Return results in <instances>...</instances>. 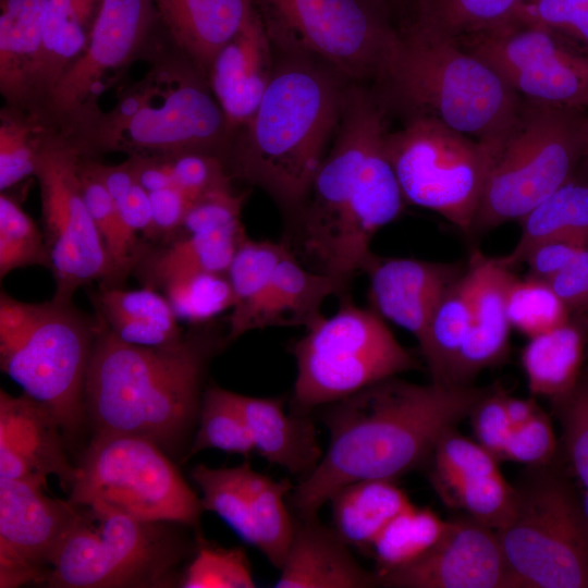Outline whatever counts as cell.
Listing matches in <instances>:
<instances>
[{
    "instance_id": "1f68e13d",
    "label": "cell",
    "mask_w": 588,
    "mask_h": 588,
    "mask_svg": "<svg viewBox=\"0 0 588 588\" xmlns=\"http://www.w3.org/2000/svg\"><path fill=\"white\" fill-rule=\"evenodd\" d=\"M520 234L513 249L499 257L513 269L524 264L537 245L548 241H568L588 245V181L574 175L520 220Z\"/></svg>"
},
{
    "instance_id": "7402d4cb",
    "label": "cell",
    "mask_w": 588,
    "mask_h": 588,
    "mask_svg": "<svg viewBox=\"0 0 588 588\" xmlns=\"http://www.w3.org/2000/svg\"><path fill=\"white\" fill-rule=\"evenodd\" d=\"M465 268L462 264L372 254L363 272L369 280L372 309L412 333L420 345L437 304Z\"/></svg>"
},
{
    "instance_id": "680465c9",
    "label": "cell",
    "mask_w": 588,
    "mask_h": 588,
    "mask_svg": "<svg viewBox=\"0 0 588 588\" xmlns=\"http://www.w3.org/2000/svg\"><path fill=\"white\" fill-rule=\"evenodd\" d=\"M585 246L568 241H548L537 245L524 260L528 268L527 275L543 281L550 280L565 268Z\"/></svg>"
},
{
    "instance_id": "6125c7cd",
    "label": "cell",
    "mask_w": 588,
    "mask_h": 588,
    "mask_svg": "<svg viewBox=\"0 0 588 588\" xmlns=\"http://www.w3.org/2000/svg\"><path fill=\"white\" fill-rule=\"evenodd\" d=\"M504 403L513 428L527 421L540 408L534 399H519L507 393Z\"/></svg>"
},
{
    "instance_id": "e575fe53",
    "label": "cell",
    "mask_w": 588,
    "mask_h": 588,
    "mask_svg": "<svg viewBox=\"0 0 588 588\" xmlns=\"http://www.w3.org/2000/svg\"><path fill=\"white\" fill-rule=\"evenodd\" d=\"M585 347L584 330L569 320L529 338L520 362L530 393L551 402L567 395L584 373Z\"/></svg>"
},
{
    "instance_id": "d4e9b609",
    "label": "cell",
    "mask_w": 588,
    "mask_h": 588,
    "mask_svg": "<svg viewBox=\"0 0 588 588\" xmlns=\"http://www.w3.org/2000/svg\"><path fill=\"white\" fill-rule=\"evenodd\" d=\"M334 529L317 517L294 519V532L280 568L277 588H368L380 586Z\"/></svg>"
},
{
    "instance_id": "d590c367",
    "label": "cell",
    "mask_w": 588,
    "mask_h": 588,
    "mask_svg": "<svg viewBox=\"0 0 588 588\" xmlns=\"http://www.w3.org/2000/svg\"><path fill=\"white\" fill-rule=\"evenodd\" d=\"M471 320L473 273L467 265L437 304L424 342L419 345L432 382L449 385L451 371L467 339Z\"/></svg>"
},
{
    "instance_id": "d6986e66",
    "label": "cell",
    "mask_w": 588,
    "mask_h": 588,
    "mask_svg": "<svg viewBox=\"0 0 588 588\" xmlns=\"http://www.w3.org/2000/svg\"><path fill=\"white\" fill-rule=\"evenodd\" d=\"M395 588H518L497 530L464 515L451 519L443 538L424 556L379 576Z\"/></svg>"
},
{
    "instance_id": "8fae6325",
    "label": "cell",
    "mask_w": 588,
    "mask_h": 588,
    "mask_svg": "<svg viewBox=\"0 0 588 588\" xmlns=\"http://www.w3.org/2000/svg\"><path fill=\"white\" fill-rule=\"evenodd\" d=\"M79 507V518L42 581L49 587H163L189 551L170 522Z\"/></svg>"
},
{
    "instance_id": "3957f363",
    "label": "cell",
    "mask_w": 588,
    "mask_h": 588,
    "mask_svg": "<svg viewBox=\"0 0 588 588\" xmlns=\"http://www.w3.org/2000/svg\"><path fill=\"white\" fill-rule=\"evenodd\" d=\"M275 50L272 78L234 137L226 167L262 188L292 223L335 135L351 81L311 54Z\"/></svg>"
},
{
    "instance_id": "9a60e30c",
    "label": "cell",
    "mask_w": 588,
    "mask_h": 588,
    "mask_svg": "<svg viewBox=\"0 0 588 588\" xmlns=\"http://www.w3.org/2000/svg\"><path fill=\"white\" fill-rule=\"evenodd\" d=\"M82 151L51 130L40 149L35 175L39 183L44 236L56 291L52 298L71 302L93 281L113 286L117 272L84 199L78 172Z\"/></svg>"
},
{
    "instance_id": "003e7915",
    "label": "cell",
    "mask_w": 588,
    "mask_h": 588,
    "mask_svg": "<svg viewBox=\"0 0 588 588\" xmlns=\"http://www.w3.org/2000/svg\"><path fill=\"white\" fill-rule=\"evenodd\" d=\"M586 372L588 373V367H587V369H586Z\"/></svg>"
},
{
    "instance_id": "be15d7a7",
    "label": "cell",
    "mask_w": 588,
    "mask_h": 588,
    "mask_svg": "<svg viewBox=\"0 0 588 588\" xmlns=\"http://www.w3.org/2000/svg\"><path fill=\"white\" fill-rule=\"evenodd\" d=\"M580 500H581V505H583L585 515L588 519V487L583 489Z\"/></svg>"
},
{
    "instance_id": "7a4b0ae2",
    "label": "cell",
    "mask_w": 588,
    "mask_h": 588,
    "mask_svg": "<svg viewBox=\"0 0 588 588\" xmlns=\"http://www.w3.org/2000/svg\"><path fill=\"white\" fill-rule=\"evenodd\" d=\"M224 342L204 328L172 344L137 345L121 340L97 317L85 381L94 434L140 437L167 454L180 452L199 417L206 369Z\"/></svg>"
},
{
    "instance_id": "db71d44e",
    "label": "cell",
    "mask_w": 588,
    "mask_h": 588,
    "mask_svg": "<svg viewBox=\"0 0 588 588\" xmlns=\"http://www.w3.org/2000/svg\"><path fill=\"white\" fill-rule=\"evenodd\" d=\"M171 164L175 186L194 201L206 194L231 187L232 175L218 157L203 152L167 155Z\"/></svg>"
},
{
    "instance_id": "8d00e7d4",
    "label": "cell",
    "mask_w": 588,
    "mask_h": 588,
    "mask_svg": "<svg viewBox=\"0 0 588 588\" xmlns=\"http://www.w3.org/2000/svg\"><path fill=\"white\" fill-rule=\"evenodd\" d=\"M289 248L284 241H255L248 236L237 248L226 270L234 295L228 319V342L254 330L255 317L266 297L274 269Z\"/></svg>"
},
{
    "instance_id": "7c38bea8",
    "label": "cell",
    "mask_w": 588,
    "mask_h": 588,
    "mask_svg": "<svg viewBox=\"0 0 588 588\" xmlns=\"http://www.w3.org/2000/svg\"><path fill=\"white\" fill-rule=\"evenodd\" d=\"M252 2L275 49L311 54L354 83H378L399 41L387 0Z\"/></svg>"
},
{
    "instance_id": "74e56055",
    "label": "cell",
    "mask_w": 588,
    "mask_h": 588,
    "mask_svg": "<svg viewBox=\"0 0 588 588\" xmlns=\"http://www.w3.org/2000/svg\"><path fill=\"white\" fill-rule=\"evenodd\" d=\"M444 520L428 507L414 504L393 517L369 548L379 576L402 568L428 553L446 534Z\"/></svg>"
},
{
    "instance_id": "f35d334b",
    "label": "cell",
    "mask_w": 588,
    "mask_h": 588,
    "mask_svg": "<svg viewBox=\"0 0 588 588\" xmlns=\"http://www.w3.org/2000/svg\"><path fill=\"white\" fill-rule=\"evenodd\" d=\"M247 482L256 534L255 547L280 569L294 532V519L284 502L293 486L287 479L273 480L252 467L248 469Z\"/></svg>"
},
{
    "instance_id": "5b68a950",
    "label": "cell",
    "mask_w": 588,
    "mask_h": 588,
    "mask_svg": "<svg viewBox=\"0 0 588 588\" xmlns=\"http://www.w3.org/2000/svg\"><path fill=\"white\" fill-rule=\"evenodd\" d=\"M388 108L380 93L350 83L334 142L291 223L292 252L308 268L335 280L345 295L372 254L358 235L356 197L369 150L389 131Z\"/></svg>"
},
{
    "instance_id": "44dd1931",
    "label": "cell",
    "mask_w": 588,
    "mask_h": 588,
    "mask_svg": "<svg viewBox=\"0 0 588 588\" xmlns=\"http://www.w3.org/2000/svg\"><path fill=\"white\" fill-rule=\"evenodd\" d=\"M64 437L53 414L23 392L0 391V478L47 488L49 476L70 492L76 474L65 454Z\"/></svg>"
},
{
    "instance_id": "11a10c76",
    "label": "cell",
    "mask_w": 588,
    "mask_h": 588,
    "mask_svg": "<svg viewBox=\"0 0 588 588\" xmlns=\"http://www.w3.org/2000/svg\"><path fill=\"white\" fill-rule=\"evenodd\" d=\"M505 390L500 384L490 385L488 392L474 406L468 418L476 441L500 462L513 425L505 409Z\"/></svg>"
},
{
    "instance_id": "f6af8a7d",
    "label": "cell",
    "mask_w": 588,
    "mask_h": 588,
    "mask_svg": "<svg viewBox=\"0 0 588 588\" xmlns=\"http://www.w3.org/2000/svg\"><path fill=\"white\" fill-rule=\"evenodd\" d=\"M177 319L205 323L234 305L226 272H199L180 277L163 287Z\"/></svg>"
},
{
    "instance_id": "c3c4849f",
    "label": "cell",
    "mask_w": 588,
    "mask_h": 588,
    "mask_svg": "<svg viewBox=\"0 0 588 588\" xmlns=\"http://www.w3.org/2000/svg\"><path fill=\"white\" fill-rule=\"evenodd\" d=\"M181 587L252 588L255 581L249 562L241 548L215 547L200 539L181 579Z\"/></svg>"
},
{
    "instance_id": "9f6ffc18",
    "label": "cell",
    "mask_w": 588,
    "mask_h": 588,
    "mask_svg": "<svg viewBox=\"0 0 588 588\" xmlns=\"http://www.w3.org/2000/svg\"><path fill=\"white\" fill-rule=\"evenodd\" d=\"M149 198L152 225L148 237L170 241L179 234L184 218L195 201L176 186L150 192Z\"/></svg>"
},
{
    "instance_id": "836d02e7",
    "label": "cell",
    "mask_w": 588,
    "mask_h": 588,
    "mask_svg": "<svg viewBox=\"0 0 588 588\" xmlns=\"http://www.w3.org/2000/svg\"><path fill=\"white\" fill-rule=\"evenodd\" d=\"M329 502L334 531L347 546L365 551L385 525L412 504L391 479L352 482L335 491Z\"/></svg>"
},
{
    "instance_id": "30bf717a",
    "label": "cell",
    "mask_w": 588,
    "mask_h": 588,
    "mask_svg": "<svg viewBox=\"0 0 588 588\" xmlns=\"http://www.w3.org/2000/svg\"><path fill=\"white\" fill-rule=\"evenodd\" d=\"M292 354L296 378L291 411L299 415L418 367L380 315L347 297L335 314L306 328Z\"/></svg>"
},
{
    "instance_id": "f1b7e54d",
    "label": "cell",
    "mask_w": 588,
    "mask_h": 588,
    "mask_svg": "<svg viewBox=\"0 0 588 588\" xmlns=\"http://www.w3.org/2000/svg\"><path fill=\"white\" fill-rule=\"evenodd\" d=\"M331 295L346 297L334 280L304 266L289 248L274 269L255 317L254 330L292 326L308 328L322 317L321 306Z\"/></svg>"
},
{
    "instance_id": "2e32d148",
    "label": "cell",
    "mask_w": 588,
    "mask_h": 588,
    "mask_svg": "<svg viewBox=\"0 0 588 588\" xmlns=\"http://www.w3.org/2000/svg\"><path fill=\"white\" fill-rule=\"evenodd\" d=\"M525 100L588 109V49L540 24L507 19L455 37Z\"/></svg>"
},
{
    "instance_id": "f5cc1de1",
    "label": "cell",
    "mask_w": 588,
    "mask_h": 588,
    "mask_svg": "<svg viewBox=\"0 0 588 588\" xmlns=\"http://www.w3.org/2000/svg\"><path fill=\"white\" fill-rule=\"evenodd\" d=\"M246 196L247 193H234L232 186L206 194L191 206L177 235L243 229L241 217Z\"/></svg>"
},
{
    "instance_id": "03108f58",
    "label": "cell",
    "mask_w": 588,
    "mask_h": 588,
    "mask_svg": "<svg viewBox=\"0 0 588 588\" xmlns=\"http://www.w3.org/2000/svg\"><path fill=\"white\" fill-rule=\"evenodd\" d=\"M586 156L588 157V139H587V151H586Z\"/></svg>"
},
{
    "instance_id": "ffe728a7",
    "label": "cell",
    "mask_w": 588,
    "mask_h": 588,
    "mask_svg": "<svg viewBox=\"0 0 588 588\" xmlns=\"http://www.w3.org/2000/svg\"><path fill=\"white\" fill-rule=\"evenodd\" d=\"M442 503L499 529L509 519L515 488L501 474L499 461L456 427L438 439L424 467Z\"/></svg>"
},
{
    "instance_id": "cb8c5ba5",
    "label": "cell",
    "mask_w": 588,
    "mask_h": 588,
    "mask_svg": "<svg viewBox=\"0 0 588 588\" xmlns=\"http://www.w3.org/2000/svg\"><path fill=\"white\" fill-rule=\"evenodd\" d=\"M473 320L467 339L449 378L451 387L473 385L485 369L502 364L509 355L511 323L506 287L512 275L498 258L480 252L471 255Z\"/></svg>"
},
{
    "instance_id": "603a6c76",
    "label": "cell",
    "mask_w": 588,
    "mask_h": 588,
    "mask_svg": "<svg viewBox=\"0 0 588 588\" xmlns=\"http://www.w3.org/2000/svg\"><path fill=\"white\" fill-rule=\"evenodd\" d=\"M274 65V47L257 12L212 60L207 79L233 140L255 114Z\"/></svg>"
},
{
    "instance_id": "91938a15",
    "label": "cell",
    "mask_w": 588,
    "mask_h": 588,
    "mask_svg": "<svg viewBox=\"0 0 588 588\" xmlns=\"http://www.w3.org/2000/svg\"><path fill=\"white\" fill-rule=\"evenodd\" d=\"M128 161L136 182L148 193L175 186L167 155H130Z\"/></svg>"
},
{
    "instance_id": "681fc988",
    "label": "cell",
    "mask_w": 588,
    "mask_h": 588,
    "mask_svg": "<svg viewBox=\"0 0 588 588\" xmlns=\"http://www.w3.org/2000/svg\"><path fill=\"white\" fill-rule=\"evenodd\" d=\"M561 428L560 453L581 489L588 487V373L565 396L551 402Z\"/></svg>"
},
{
    "instance_id": "ab89813d",
    "label": "cell",
    "mask_w": 588,
    "mask_h": 588,
    "mask_svg": "<svg viewBox=\"0 0 588 588\" xmlns=\"http://www.w3.org/2000/svg\"><path fill=\"white\" fill-rule=\"evenodd\" d=\"M54 127L39 111L5 106L0 113V189L35 175L46 137Z\"/></svg>"
},
{
    "instance_id": "4fadbf2b",
    "label": "cell",
    "mask_w": 588,
    "mask_h": 588,
    "mask_svg": "<svg viewBox=\"0 0 588 588\" xmlns=\"http://www.w3.org/2000/svg\"><path fill=\"white\" fill-rule=\"evenodd\" d=\"M69 500L185 526L197 525L204 510L160 446L118 433L94 434L76 466Z\"/></svg>"
},
{
    "instance_id": "484cf974",
    "label": "cell",
    "mask_w": 588,
    "mask_h": 588,
    "mask_svg": "<svg viewBox=\"0 0 588 588\" xmlns=\"http://www.w3.org/2000/svg\"><path fill=\"white\" fill-rule=\"evenodd\" d=\"M175 48L207 76L217 53L255 16L252 0H152Z\"/></svg>"
},
{
    "instance_id": "4dcf8cb0",
    "label": "cell",
    "mask_w": 588,
    "mask_h": 588,
    "mask_svg": "<svg viewBox=\"0 0 588 588\" xmlns=\"http://www.w3.org/2000/svg\"><path fill=\"white\" fill-rule=\"evenodd\" d=\"M98 318L121 340L145 346L172 344L184 335L166 296L154 287L102 289L96 298Z\"/></svg>"
},
{
    "instance_id": "277c9868",
    "label": "cell",
    "mask_w": 588,
    "mask_h": 588,
    "mask_svg": "<svg viewBox=\"0 0 588 588\" xmlns=\"http://www.w3.org/2000/svg\"><path fill=\"white\" fill-rule=\"evenodd\" d=\"M388 105L425 114L494 155L513 127L523 98L486 61L413 15L378 82Z\"/></svg>"
},
{
    "instance_id": "52a82bcc",
    "label": "cell",
    "mask_w": 588,
    "mask_h": 588,
    "mask_svg": "<svg viewBox=\"0 0 588 588\" xmlns=\"http://www.w3.org/2000/svg\"><path fill=\"white\" fill-rule=\"evenodd\" d=\"M587 139V110L523 99L492 157L470 233L519 221L575 175Z\"/></svg>"
},
{
    "instance_id": "ac0fdd59",
    "label": "cell",
    "mask_w": 588,
    "mask_h": 588,
    "mask_svg": "<svg viewBox=\"0 0 588 588\" xmlns=\"http://www.w3.org/2000/svg\"><path fill=\"white\" fill-rule=\"evenodd\" d=\"M27 482L0 478V587L42 583L81 507Z\"/></svg>"
},
{
    "instance_id": "7dc6e473",
    "label": "cell",
    "mask_w": 588,
    "mask_h": 588,
    "mask_svg": "<svg viewBox=\"0 0 588 588\" xmlns=\"http://www.w3.org/2000/svg\"><path fill=\"white\" fill-rule=\"evenodd\" d=\"M29 266L50 268L44 233L12 196L1 193L0 278Z\"/></svg>"
},
{
    "instance_id": "b9f144b4",
    "label": "cell",
    "mask_w": 588,
    "mask_h": 588,
    "mask_svg": "<svg viewBox=\"0 0 588 588\" xmlns=\"http://www.w3.org/2000/svg\"><path fill=\"white\" fill-rule=\"evenodd\" d=\"M199 425L185 458L206 449L249 456L255 451L246 421L234 400V392L217 385L203 394Z\"/></svg>"
},
{
    "instance_id": "816d5d0a",
    "label": "cell",
    "mask_w": 588,
    "mask_h": 588,
    "mask_svg": "<svg viewBox=\"0 0 588 588\" xmlns=\"http://www.w3.org/2000/svg\"><path fill=\"white\" fill-rule=\"evenodd\" d=\"M559 453L551 419L540 407L527 421L513 428L502 461L544 466L553 463Z\"/></svg>"
},
{
    "instance_id": "d6a6232c",
    "label": "cell",
    "mask_w": 588,
    "mask_h": 588,
    "mask_svg": "<svg viewBox=\"0 0 588 588\" xmlns=\"http://www.w3.org/2000/svg\"><path fill=\"white\" fill-rule=\"evenodd\" d=\"M246 237L244 228L180 234L162 247L143 254L136 267L145 284L154 289L192 273L226 272Z\"/></svg>"
},
{
    "instance_id": "ee69618b",
    "label": "cell",
    "mask_w": 588,
    "mask_h": 588,
    "mask_svg": "<svg viewBox=\"0 0 588 588\" xmlns=\"http://www.w3.org/2000/svg\"><path fill=\"white\" fill-rule=\"evenodd\" d=\"M511 327L528 338L567 322L569 311L547 281L512 273L506 287Z\"/></svg>"
},
{
    "instance_id": "e0dca14e",
    "label": "cell",
    "mask_w": 588,
    "mask_h": 588,
    "mask_svg": "<svg viewBox=\"0 0 588 588\" xmlns=\"http://www.w3.org/2000/svg\"><path fill=\"white\" fill-rule=\"evenodd\" d=\"M157 21L152 0H101L86 49L39 110L45 120L66 136L84 126L100 111L105 78L142 54Z\"/></svg>"
},
{
    "instance_id": "4316f807",
    "label": "cell",
    "mask_w": 588,
    "mask_h": 588,
    "mask_svg": "<svg viewBox=\"0 0 588 588\" xmlns=\"http://www.w3.org/2000/svg\"><path fill=\"white\" fill-rule=\"evenodd\" d=\"M234 400L264 458L303 478L314 470L322 453L309 415L286 413L278 397L234 393Z\"/></svg>"
},
{
    "instance_id": "6f0895ef",
    "label": "cell",
    "mask_w": 588,
    "mask_h": 588,
    "mask_svg": "<svg viewBox=\"0 0 588 588\" xmlns=\"http://www.w3.org/2000/svg\"><path fill=\"white\" fill-rule=\"evenodd\" d=\"M568 311L588 310V245L547 281Z\"/></svg>"
},
{
    "instance_id": "bcb514c9",
    "label": "cell",
    "mask_w": 588,
    "mask_h": 588,
    "mask_svg": "<svg viewBox=\"0 0 588 588\" xmlns=\"http://www.w3.org/2000/svg\"><path fill=\"white\" fill-rule=\"evenodd\" d=\"M523 0H414L416 16L443 33L460 37L512 16Z\"/></svg>"
},
{
    "instance_id": "8992f818",
    "label": "cell",
    "mask_w": 588,
    "mask_h": 588,
    "mask_svg": "<svg viewBox=\"0 0 588 588\" xmlns=\"http://www.w3.org/2000/svg\"><path fill=\"white\" fill-rule=\"evenodd\" d=\"M96 332L97 319L72 301L26 303L1 292V369L53 414L69 441L87 420L85 381Z\"/></svg>"
},
{
    "instance_id": "f907efd6",
    "label": "cell",
    "mask_w": 588,
    "mask_h": 588,
    "mask_svg": "<svg viewBox=\"0 0 588 588\" xmlns=\"http://www.w3.org/2000/svg\"><path fill=\"white\" fill-rule=\"evenodd\" d=\"M510 19L547 26L588 49V0H523Z\"/></svg>"
},
{
    "instance_id": "5bb4252c",
    "label": "cell",
    "mask_w": 588,
    "mask_h": 588,
    "mask_svg": "<svg viewBox=\"0 0 588 588\" xmlns=\"http://www.w3.org/2000/svg\"><path fill=\"white\" fill-rule=\"evenodd\" d=\"M406 115L385 143L405 201L470 233L493 154L434 118Z\"/></svg>"
},
{
    "instance_id": "9c48e42d",
    "label": "cell",
    "mask_w": 588,
    "mask_h": 588,
    "mask_svg": "<svg viewBox=\"0 0 588 588\" xmlns=\"http://www.w3.org/2000/svg\"><path fill=\"white\" fill-rule=\"evenodd\" d=\"M136 86L134 113L90 143L85 156L117 150L130 155L203 152L226 166L233 136L206 74L192 60L177 49L171 58L158 60Z\"/></svg>"
},
{
    "instance_id": "83f0119b",
    "label": "cell",
    "mask_w": 588,
    "mask_h": 588,
    "mask_svg": "<svg viewBox=\"0 0 588 588\" xmlns=\"http://www.w3.org/2000/svg\"><path fill=\"white\" fill-rule=\"evenodd\" d=\"M48 0H1L0 91L5 106L34 110V82Z\"/></svg>"
},
{
    "instance_id": "f546056e",
    "label": "cell",
    "mask_w": 588,
    "mask_h": 588,
    "mask_svg": "<svg viewBox=\"0 0 588 588\" xmlns=\"http://www.w3.org/2000/svg\"><path fill=\"white\" fill-rule=\"evenodd\" d=\"M100 1L48 0L34 110L41 109L62 74L86 49Z\"/></svg>"
},
{
    "instance_id": "6da1fadb",
    "label": "cell",
    "mask_w": 588,
    "mask_h": 588,
    "mask_svg": "<svg viewBox=\"0 0 588 588\" xmlns=\"http://www.w3.org/2000/svg\"><path fill=\"white\" fill-rule=\"evenodd\" d=\"M489 389L391 377L324 405L328 449L287 495L296 517H317L332 494L352 482L395 480L424 468L440 436L467 418Z\"/></svg>"
},
{
    "instance_id": "e7e4bbea",
    "label": "cell",
    "mask_w": 588,
    "mask_h": 588,
    "mask_svg": "<svg viewBox=\"0 0 588 588\" xmlns=\"http://www.w3.org/2000/svg\"><path fill=\"white\" fill-rule=\"evenodd\" d=\"M387 1H388V2H389V4H390L391 2H399V1H404V0H387ZM409 1H412V2H413L414 0H409Z\"/></svg>"
},
{
    "instance_id": "94428289",
    "label": "cell",
    "mask_w": 588,
    "mask_h": 588,
    "mask_svg": "<svg viewBox=\"0 0 588 588\" xmlns=\"http://www.w3.org/2000/svg\"><path fill=\"white\" fill-rule=\"evenodd\" d=\"M126 229L136 235L143 232L149 236L152 225V213L149 193L137 182L127 194L115 204Z\"/></svg>"
},
{
    "instance_id": "7bdbcfd3",
    "label": "cell",
    "mask_w": 588,
    "mask_h": 588,
    "mask_svg": "<svg viewBox=\"0 0 588 588\" xmlns=\"http://www.w3.org/2000/svg\"><path fill=\"white\" fill-rule=\"evenodd\" d=\"M78 172L85 203L107 246L119 281L136 267L144 252L136 235L124 225L111 195L89 169L83 155Z\"/></svg>"
},
{
    "instance_id": "ba28073f",
    "label": "cell",
    "mask_w": 588,
    "mask_h": 588,
    "mask_svg": "<svg viewBox=\"0 0 588 588\" xmlns=\"http://www.w3.org/2000/svg\"><path fill=\"white\" fill-rule=\"evenodd\" d=\"M525 466L497 534L518 588H588V519L560 465Z\"/></svg>"
},
{
    "instance_id": "60d3db41",
    "label": "cell",
    "mask_w": 588,
    "mask_h": 588,
    "mask_svg": "<svg viewBox=\"0 0 588 588\" xmlns=\"http://www.w3.org/2000/svg\"><path fill=\"white\" fill-rule=\"evenodd\" d=\"M249 467L248 462L231 468L197 465L191 475L201 491L204 510L219 515L244 541L256 546L247 482Z\"/></svg>"
}]
</instances>
